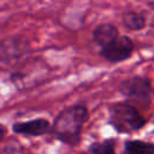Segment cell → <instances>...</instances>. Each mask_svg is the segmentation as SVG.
<instances>
[{"mask_svg": "<svg viewBox=\"0 0 154 154\" xmlns=\"http://www.w3.org/2000/svg\"><path fill=\"white\" fill-rule=\"evenodd\" d=\"M29 52V42L22 36H10L2 38L0 43V60L2 65L19 61Z\"/></svg>", "mask_w": 154, "mask_h": 154, "instance_id": "cell-6", "label": "cell"}, {"mask_svg": "<svg viewBox=\"0 0 154 154\" xmlns=\"http://www.w3.org/2000/svg\"><path fill=\"white\" fill-rule=\"evenodd\" d=\"M91 154H116L114 152V140L108 138L102 142H95L89 148Z\"/></svg>", "mask_w": 154, "mask_h": 154, "instance_id": "cell-11", "label": "cell"}, {"mask_svg": "<svg viewBox=\"0 0 154 154\" xmlns=\"http://www.w3.org/2000/svg\"><path fill=\"white\" fill-rule=\"evenodd\" d=\"M51 124L45 118H36L28 122H19L12 125V130L19 135L26 136H41L48 132Z\"/></svg>", "mask_w": 154, "mask_h": 154, "instance_id": "cell-7", "label": "cell"}, {"mask_svg": "<svg viewBox=\"0 0 154 154\" xmlns=\"http://www.w3.org/2000/svg\"><path fill=\"white\" fill-rule=\"evenodd\" d=\"M119 91L125 99L137 102H149L152 99V82L144 76H131L123 79L119 84Z\"/></svg>", "mask_w": 154, "mask_h": 154, "instance_id": "cell-4", "label": "cell"}, {"mask_svg": "<svg viewBox=\"0 0 154 154\" xmlns=\"http://www.w3.org/2000/svg\"><path fill=\"white\" fill-rule=\"evenodd\" d=\"M48 73L49 66L41 60H35L34 63H26V65H23L22 69L13 71L10 75V81L18 89L31 88V85L46 79Z\"/></svg>", "mask_w": 154, "mask_h": 154, "instance_id": "cell-3", "label": "cell"}, {"mask_svg": "<svg viewBox=\"0 0 154 154\" xmlns=\"http://www.w3.org/2000/svg\"><path fill=\"white\" fill-rule=\"evenodd\" d=\"M93 41L100 47H105L111 43L113 40L119 37V30L116 25L111 23H100L93 29Z\"/></svg>", "mask_w": 154, "mask_h": 154, "instance_id": "cell-8", "label": "cell"}, {"mask_svg": "<svg viewBox=\"0 0 154 154\" xmlns=\"http://www.w3.org/2000/svg\"><path fill=\"white\" fill-rule=\"evenodd\" d=\"M88 109L84 105H72L64 108L54 119V136L66 144H78L83 125L88 120Z\"/></svg>", "mask_w": 154, "mask_h": 154, "instance_id": "cell-1", "label": "cell"}, {"mask_svg": "<svg viewBox=\"0 0 154 154\" xmlns=\"http://www.w3.org/2000/svg\"><path fill=\"white\" fill-rule=\"evenodd\" d=\"M148 5H149V7L154 11V0H148Z\"/></svg>", "mask_w": 154, "mask_h": 154, "instance_id": "cell-12", "label": "cell"}, {"mask_svg": "<svg viewBox=\"0 0 154 154\" xmlns=\"http://www.w3.org/2000/svg\"><path fill=\"white\" fill-rule=\"evenodd\" d=\"M134 49V41L126 35H120L107 46L100 48V54L105 60L114 64L128 60L132 55Z\"/></svg>", "mask_w": 154, "mask_h": 154, "instance_id": "cell-5", "label": "cell"}, {"mask_svg": "<svg viewBox=\"0 0 154 154\" xmlns=\"http://www.w3.org/2000/svg\"><path fill=\"white\" fill-rule=\"evenodd\" d=\"M109 124L120 134H129L140 130L147 123L138 109L126 101L116 102L108 107Z\"/></svg>", "mask_w": 154, "mask_h": 154, "instance_id": "cell-2", "label": "cell"}, {"mask_svg": "<svg viewBox=\"0 0 154 154\" xmlns=\"http://www.w3.org/2000/svg\"><path fill=\"white\" fill-rule=\"evenodd\" d=\"M122 23L130 31H140L146 26L147 19H146V16L141 12L125 11L122 14Z\"/></svg>", "mask_w": 154, "mask_h": 154, "instance_id": "cell-9", "label": "cell"}, {"mask_svg": "<svg viewBox=\"0 0 154 154\" xmlns=\"http://www.w3.org/2000/svg\"><path fill=\"white\" fill-rule=\"evenodd\" d=\"M124 154H154V144L141 140L126 141L124 146Z\"/></svg>", "mask_w": 154, "mask_h": 154, "instance_id": "cell-10", "label": "cell"}]
</instances>
